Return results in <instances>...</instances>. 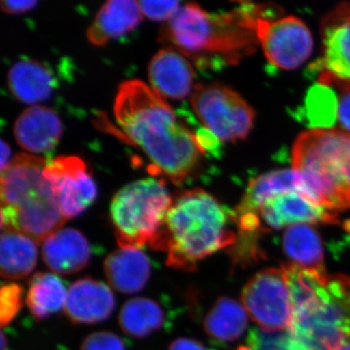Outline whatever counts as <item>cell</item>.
<instances>
[{
  "label": "cell",
  "mask_w": 350,
  "mask_h": 350,
  "mask_svg": "<svg viewBox=\"0 0 350 350\" xmlns=\"http://www.w3.org/2000/svg\"><path fill=\"white\" fill-rule=\"evenodd\" d=\"M338 350H350V338L345 340L344 344H342V347H340Z\"/></svg>",
  "instance_id": "35"
},
{
  "label": "cell",
  "mask_w": 350,
  "mask_h": 350,
  "mask_svg": "<svg viewBox=\"0 0 350 350\" xmlns=\"http://www.w3.org/2000/svg\"><path fill=\"white\" fill-rule=\"evenodd\" d=\"M80 350H126L124 340L114 333L96 332L85 338Z\"/></svg>",
  "instance_id": "30"
},
{
  "label": "cell",
  "mask_w": 350,
  "mask_h": 350,
  "mask_svg": "<svg viewBox=\"0 0 350 350\" xmlns=\"http://www.w3.org/2000/svg\"><path fill=\"white\" fill-rule=\"evenodd\" d=\"M167 350H207L200 342L190 338H179L170 345Z\"/></svg>",
  "instance_id": "33"
},
{
  "label": "cell",
  "mask_w": 350,
  "mask_h": 350,
  "mask_svg": "<svg viewBox=\"0 0 350 350\" xmlns=\"http://www.w3.org/2000/svg\"><path fill=\"white\" fill-rule=\"evenodd\" d=\"M291 350H338L350 338V278L328 275L292 298Z\"/></svg>",
  "instance_id": "6"
},
{
  "label": "cell",
  "mask_w": 350,
  "mask_h": 350,
  "mask_svg": "<svg viewBox=\"0 0 350 350\" xmlns=\"http://www.w3.org/2000/svg\"><path fill=\"white\" fill-rule=\"evenodd\" d=\"M262 232L301 224L340 223L334 211L314 204L298 191L283 193L267 200L259 211Z\"/></svg>",
  "instance_id": "13"
},
{
  "label": "cell",
  "mask_w": 350,
  "mask_h": 350,
  "mask_svg": "<svg viewBox=\"0 0 350 350\" xmlns=\"http://www.w3.org/2000/svg\"><path fill=\"white\" fill-rule=\"evenodd\" d=\"M138 4L144 16L158 22H169L181 9L179 1H138Z\"/></svg>",
  "instance_id": "29"
},
{
  "label": "cell",
  "mask_w": 350,
  "mask_h": 350,
  "mask_svg": "<svg viewBox=\"0 0 350 350\" xmlns=\"http://www.w3.org/2000/svg\"><path fill=\"white\" fill-rule=\"evenodd\" d=\"M16 139L22 148L34 154L52 150L61 139L63 125L51 108L34 105L27 108L14 126Z\"/></svg>",
  "instance_id": "17"
},
{
  "label": "cell",
  "mask_w": 350,
  "mask_h": 350,
  "mask_svg": "<svg viewBox=\"0 0 350 350\" xmlns=\"http://www.w3.org/2000/svg\"><path fill=\"white\" fill-rule=\"evenodd\" d=\"M114 114L124 133L148 157L159 172L181 184L204 153L198 138L177 119L169 103L139 80L119 87Z\"/></svg>",
  "instance_id": "1"
},
{
  "label": "cell",
  "mask_w": 350,
  "mask_h": 350,
  "mask_svg": "<svg viewBox=\"0 0 350 350\" xmlns=\"http://www.w3.org/2000/svg\"><path fill=\"white\" fill-rule=\"evenodd\" d=\"M144 19L138 1L111 0L96 14L93 24L88 29L87 38L94 46H103L133 31Z\"/></svg>",
  "instance_id": "19"
},
{
  "label": "cell",
  "mask_w": 350,
  "mask_h": 350,
  "mask_svg": "<svg viewBox=\"0 0 350 350\" xmlns=\"http://www.w3.org/2000/svg\"><path fill=\"white\" fill-rule=\"evenodd\" d=\"M120 328L131 337H148L160 330L165 322V312L160 304L146 297H135L126 301L120 310Z\"/></svg>",
  "instance_id": "23"
},
{
  "label": "cell",
  "mask_w": 350,
  "mask_h": 350,
  "mask_svg": "<svg viewBox=\"0 0 350 350\" xmlns=\"http://www.w3.org/2000/svg\"><path fill=\"white\" fill-rule=\"evenodd\" d=\"M206 130L219 142H237L250 135L255 112L236 92L223 85H197L190 98Z\"/></svg>",
  "instance_id": "8"
},
{
  "label": "cell",
  "mask_w": 350,
  "mask_h": 350,
  "mask_svg": "<svg viewBox=\"0 0 350 350\" xmlns=\"http://www.w3.org/2000/svg\"><path fill=\"white\" fill-rule=\"evenodd\" d=\"M44 176L49 182L66 220L75 218L96 200V186L86 165L75 156H59L48 162Z\"/></svg>",
  "instance_id": "11"
},
{
  "label": "cell",
  "mask_w": 350,
  "mask_h": 350,
  "mask_svg": "<svg viewBox=\"0 0 350 350\" xmlns=\"http://www.w3.org/2000/svg\"><path fill=\"white\" fill-rule=\"evenodd\" d=\"M248 317L244 306L228 297L215 301L204 320V332L220 342H236L247 328Z\"/></svg>",
  "instance_id": "22"
},
{
  "label": "cell",
  "mask_w": 350,
  "mask_h": 350,
  "mask_svg": "<svg viewBox=\"0 0 350 350\" xmlns=\"http://www.w3.org/2000/svg\"><path fill=\"white\" fill-rule=\"evenodd\" d=\"M54 77L47 66L34 61L18 62L8 73V87L21 103L36 105L50 98Z\"/></svg>",
  "instance_id": "20"
},
{
  "label": "cell",
  "mask_w": 350,
  "mask_h": 350,
  "mask_svg": "<svg viewBox=\"0 0 350 350\" xmlns=\"http://www.w3.org/2000/svg\"><path fill=\"white\" fill-rule=\"evenodd\" d=\"M66 297L68 291L57 275L38 273L29 280L25 301L34 319L41 320L64 308Z\"/></svg>",
  "instance_id": "24"
},
{
  "label": "cell",
  "mask_w": 350,
  "mask_h": 350,
  "mask_svg": "<svg viewBox=\"0 0 350 350\" xmlns=\"http://www.w3.org/2000/svg\"><path fill=\"white\" fill-rule=\"evenodd\" d=\"M151 88L162 98L183 100L191 93L194 68L180 53L170 48L159 51L148 68Z\"/></svg>",
  "instance_id": "15"
},
{
  "label": "cell",
  "mask_w": 350,
  "mask_h": 350,
  "mask_svg": "<svg viewBox=\"0 0 350 350\" xmlns=\"http://www.w3.org/2000/svg\"><path fill=\"white\" fill-rule=\"evenodd\" d=\"M91 255L86 237L72 228H62L43 241V261L56 273L71 275L82 271L89 265Z\"/></svg>",
  "instance_id": "16"
},
{
  "label": "cell",
  "mask_w": 350,
  "mask_h": 350,
  "mask_svg": "<svg viewBox=\"0 0 350 350\" xmlns=\"http://www.w3.org/2000/svg\"><path fill=\"white\" fill-rule=\"evenodd\" d=\"M322 57L312 66L319 84L337 80L350 83V2L327 14L321 22Z\"/></svg>",
  "instance_id": "12"
},
{
  "label": "cell",
  "mask_w": 350,
  "mask_h": 350,
  "mask_svg": "<svg viewBox=\"0 0 350 350\" xmlns=\"http://www.w3.org/2000/svg\"><path fill=\"white\" fill-rule=\"evenodd\" d=\"M289 333L287 331H268L253 329L245 344L238 350H291L289 347Z\"/></svg>",
  "instance_id": "27"
},
{
  "label": "cell",
  "mask_w": 350,
  "mask_h": 350,
  "mask_svg": "<svg viewBox=\"0 0 350 350\" xmlns=\"http://www.w3.org/2000/svg\"><path fill=\"white\" fill-rule=\"evenodd\" d=\"M162 181L131 182L115 194L110 218L120 247H153L165 227L172 204Z\"/></svg>",
  "instance_id": "7"
},
{
  "label": "cell",
  "mask_w": 350,
  "mask_h": 350,
  "mask_svg": "<svg viewBox=\"0 0 350 350\" xmlns=\"http://www.w3.org/2000/svg\"><path fill=\"white\" fill-rule=\"evenodd\" d=\"M244 308L268 331H287L293 319V305L284 269L269 268L253 276L241 293Z\"/></svg>",
  "instance_id": "9"
},
{
  "label": "cell",
  "mask_w": 350,
  "mask_h": 350,
  "mask_svg": "<svg viewBox=\"0 0 350 350\" xmlns=\"http://www.w3.org/2000/svg\"><path fill=\"white\" fill-rule=\"evenodd\" d=\"M38 2L34 0H4L0 3L2 10L7 14L16 15L31 11L36 6Z\"/></svg>",
  "instance_id": "32"
},
{
  "label": "cell",
  "mask_w": 350,
  "mask_h": 350,
  "mask_svg": "<svg viewBox=\"0 0 350 350\" xmlns=\"http://www.w3.org/2000/svg\"><path fill=\"white\" fill-rule=\"evenodd\" d=\"M114 308L111 289L103 282L86 278L69 287L64 310L75 323L96 324L107 320Z\"/></svg>",
  "instance_id": "14"
},
{
  "label": "cell",
  "mask_w": 350,
  "mask_h": 350,
  "mask_svg": "<svg viewBox=\"0 0 350 350\" xmlns=\"http://www.w3.org/2000/svg\"><path fill=\"white\" fill-rule=\"evenodd\" d=\"M103 269L110 286L121 293L133 294L148 282L151 262L139 248L120 247L108 255Z\"/></svg>",
  "instance_id": "18"
},
{
  "label": "cell",
  "mask_w": 350,
  "mask_h": 350,
  "mask_svg": "<svg viewBox=\"0 0 350 350\" xmlns=\"http://www.w3.org/2000/svg\"><path fill=\"white\" fill-rule=\"evenodd\" d=\"M47 163L41 157L20 154L2 170V231L20 232L39 243L63 228L66 220L44 176Z\"/></svg>",
  "instance_id": "4"
},
{
  "label": "cell",
  "mask_w": 350,
  "mask_h": 350,
  "mask_svg": "<svg viewBox=\"0 0 350 350\" xmlns=\"http://www.w3.org/2000/svg\"><path fill=\"white\" fill-rule=\"evenodd\" d=\"M292 170L300 177L306 197L335 211L350 208V133L312 129L297 138Z\"/></svg>",
  "instance_id": "5"
},
{
  "label": "cell",
  "mask_w": 350,
  "mask_h": 350,
  "mask_svg": "<svg viewBox=\"0 0 350 350\" xmlns=\"http://www.w3.org/2000/svg\"><path fill=\"white\" fill-rule=\"evenodd\" d=\"M278 10L273 5L241 2L230 12L211 14L198 4L188 3L163 25L159 41L193 59L200 68L237 64L260 45L258 19Z\"/></svg>",
  "instance_id": "2"
},
{
  "label": "cell",
  "mask_w": 350,
  "mask_h": 350,
  "mask_svg": "<svg viewBox=\"0 0 350 350\" xmlns=\"http://www.w3.org/2000/svg\"><path fill=\"white\" fill-rule=\"evenodd\" d=\"M308 118L313 125L322 126L333 124L338 116V101L326 85L319 84L308 94Z\"/></svg>",
  "instance_id": "26"
},
{
  "label": "cell",
  "mask_w": 350,
  "mask_h": 350,
  "mask_svg": "<svg viewBox=\"0 0 350 350\" xmlns=\"http://www.w3.org/2000/svg\"><path fill=\"white\" fill-rule=\"evenodd\" d=\"M283 250L294 265L324 269V250L319 232L310 225L291 226L284 232Z\"/></svg>",
  "instance_id": "25"
},
{
  "label": "cell",
  "mask_w": 350,
  "mask_h": 350,
  "mask_svg": "<svg viewBox=\"0 0 350 350\" xmlns=\"http://www.w3.org/2000/svg\"><path fill=\"white\" fill-rule=\"evenodd\" d=\"M322 85L337 86L340 91L338 100V118L340 120V123L344 126L345 131L350 133V83L333 80V81Z\"/></svg>",
  "instance_id": "31"
},
{
  "label": "cell",
  "mask_w": 350,
  "mask_h": 350,
  "mask_svg": "<svg viewBox=\"0 0 350 350\" xmlns=\"http://www.w3.org/2000/svg\"><path fill=\"white\" fill-rule=\"evenodd\" d=\"M10 147L9 145L4 142L3 139L1 140V172L6 169L7 165H9V163L11 162L10 160Z\"/></svg>",
  "instance_id": "34"
},
{
  "label": "cell",
  "mask_w": 350,
  "mask_h": 350,
  "mask_svg": "<svg viewBox=\"0 0 350 350\" xmlns=\"http://www.w3.org/2000/svg\"><path fill=\"white\" fill-rule=\"evenodd\" d=\"M38 243L27 234L2 231L0 273L5 280H16L31 275L38 264Z\"/></svg>",
  "instance_id": "21"
},
{
  "label": "cell",
  "mask_w": 350,
  "mask_h": 350,
  "mask_svg": "<svg viewBox=\"0 0 350 350\" xmlns=\"http://www.w3.org/2000/svg\"><path fill=\"white\" fill-rule=\"evenodd\" d=\"M24 301V290L16 283L2 286L0 291V322L8 325L19 313Z\"/></svg>",
  "instance_id": "28"
},
{
  "label": "cell",
  "mask_w": 350,
  "mask_h": 350,
  "mask_svg": "<svg viewBox=\"0 0 350 350\" xmlns=\"http://www.w3.org/2000/svg\"><path fill=\"white\" fill-rule=\"evenodd\" d=\"M278 14L258 19V40L269 63L276 68L292 70L305 63L312 54V33L299 18L278 17Z\"/></svg>",
  "instance_id": "10"
},
{
  "label": "cell",
  "mask_w": 350,
  "mask_h": 350,
  "mask_svg": "<svg viewBox=\"0 0 350 350\" xmlns=\"http://www.w3.org/2000/svg\"><path fill=\"white\" fill-rule=\"evenodd\" d=\"M218 200L202 189L182 191L170 206L165 227L152 250L167 253L172 268L195 271L199 262L237 243Z\"/></svg>",
  "instance_id": "3"
}]
</instances>
